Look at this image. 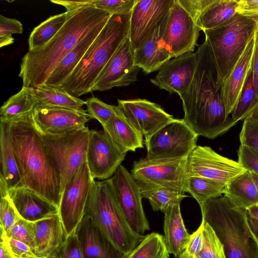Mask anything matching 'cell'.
Listing matches in <instances>:
<instances>
[{
  "instance_id": "11",
  "label": "cell",
  "mask_w": 258,
  "mask_h": 258,
  "mask_svg": "<svg viewBox=\"0 0 258 258\" xmlns=\"http://www.w3.org/2000/svg\"><path fill=\"white\" fill-rule=\"evenodd\" d=\"M201 29L179 3H174L162 22L161 36L172 58L193 52Z\"/></svg>"
},
{
  "instance_id": "15",
  "label": "cell",
  "mask_w": 258,
  "mask_h": 258,
  "mask_svg": "<svg viewBox=\"0 0 258 258\" xmlns=\"http://www.w3.org/2000/svg\"><path fill=\"white\" fill-rule=\"evenodd\" d=\"M33 117L36 126L43 135L61 136L85 127L91 118L87 110L35 105Z\"/></svg>"
},
{
  "instance_id": "29",
  "label": "cell",
  "mask_w": 258,
  "mask_h": 258,
  "mask_svg": "<svg viewBox=\"0 0 258 258\" xmlns=\"http://www.w3.org/2000/svg\"><path fill=\"white\" fill-rule=\"evenodd\" d=\"M0 176L9 189L24 185L12 143L10 121L0 122Z\"/></svg>"
},
{
  "instance_id": "5",
  "label": "cell",
  "mask_w": 258,
  "mask_h": 258,
  "mask_svg": "<svg viewBox=\"0 0 258 258\" xmlns=\"http://www.w3.org/2000/svg\"><path fill=\"white\" fill-rule=\"evenodd\" d=\"M200 208L202 219L223 244L226 258H258V241L248 223L247 209L224 196L208 200Z\"/></svg>"
},
{
  "instance_id": "57",
  "label": "cell",
  "mask_w": 258,
  "mask_h": 258,
  "mask_svg": "<svg viewBox=\"0 0 258 258\" xmlns=\"http://www.w3.org/2000/svg\"><path fill=\"white\" fill-rule=\"evenodd\" d=\"M249 117L255 122L258 123V107L253 111Z\"/></svg>"
},
{
  "instance_id": "30",
  "label": "cell",
  "mask_w": 258,
  "mask_h": 258,
  "mask_svg": "<svg viewBox=\"0 0 258 258\" xmlns=\"http://www.w3.org/2000/svg\"><path fill=\"white\" fill-rule=\"evenodd\" d=\"M223 195L236 206L246 209L258 204L256 186L251 173L247 170L226 184Z\"/></svg>"
},
{
  "instance_id": "20",
  "label": "cell",
  "mask_w": 258,
  "mask_h": 258,
  "mask_svg": "<svg viewBox=\"0 0 258 258\" xmlns=\"http://www.w3.org/2000/svg\"><path fill=\"white\" fill-rule=\"evenodd\" d=\"M196 66V52H186L165 63L150 81L160 89L179 95L189 87Z\"/></svg>"
},
{
  "instance_id": "58",
  "label": "cell",
  "mask_w": 258,
  "mask_h": 258,
  "mask_svg": "<svg viewBox=\"0 0 258 258\" xmlns=\"http://www.w3.org/2000/svg\"><path fill=\"white\" fill-rule=\"evenodd\" d=\"M251 174L255 183L258 192V176L253 173H251Z\"/></svg>"
},
{
  "instance_id": "37",
  "label": "cell",
  "mask_w": 258,
  "mask_h": 258,
  "mask_svg": "<svg viewBox=\"0 0 258 258\" xmlns=\"http://www.w3.org/2000/svg\"><path fill=\"white\" fill-rule=\"evenodd\" d=\"M142 197L147 199L154 211L163 213L170 207L180 204L187 197L185 192L168 188H157L142 192Z\"/></svg>"
},
{
  "instance_id": "51",
  "label": "cell",
  "mask_w": 258,
  "mask_h": 258,
  "mask_svg": "<svg viewBox=\"0 0 258 258\" xmlns=\"http://www.w3.org/2000/svg\"><path fill=\"white\" fill-rule=\"evenodd\" d=\"M236 12L250 17H258V0H238Z\"/></svg>"
},
{
  "instance_id": "3",
  "label": "cell",
  "mask_w": 258,
  "mask_h": 258,
  "mask_svg": "<svg viewBox=\"0 0 258 258\" xmlns=\"http://www.w3.org/2000/svg\"><path fill=\"white\" fill-rule=\"evenodd\" d=\"M60 30L43 46L28 51L20 64L18 76L23 86L36 88L44 85L61 59L93 29L107 23L111 15L94 7L70 11Z\"/></svg>"
},
{
  "instance_id": "25",
  "label": "cell",
  "mask_w": 258,
  "mask_h": 258,
  "mask_svg": "<svg viewBox=\"0 0 258 258\" xmlns=\"http://www.w3.org/2000/svg\"><path fill=\"white\" fill-rule=\"evenodd\" d=\"M37 258H48L64 242L68 235L58 214L34 222Z\"/></svg>"
},
{
  "instance_id": "7",
  "label": "cell",
  "mask_w": 258,
  "mask_h": 258,
  "mask_svg": "<svg viewBox=\"0 0 258 258\" xmlns=\"http://www.w3.org/2000/svg\"><path fill=\"white\" fill-rule=\"evenodd\" d=\"M258 17L237 13L216 28L203 31L217 75L220 88L255 33Z\"/></svg>"
},
{
  "instance_id": "38",
  "label": "cell",
  "mask_w": 258,
  "mask_h": 258,
  "mask_svg": "<svg viewBox=\"0 0 258 258\" xmlns=\"http://www.w3.org/2000/svg\"><path fill=\"white\" fill-rule=\"evenodd\" d=\"M257 107L258 102L251 73L230 116L237 123L238 121L248 117Z\"/></svg>"
},
{
  "instance_id": "55",
  "label": "cell",
  "mask_w": 258,
  "mask_h": 258,
  "mask_svg": "<svg viewBox=\"0 0 258 258\" xmlns=\"http://www.w3.org/2000/svg\"><path fill=\"white\" fill-rule=\"evenodd\" d=\"M14 38L12 35L0 36V47H2L12 44L14 42Z\"/></svg>"
},
{
  "instance_id": "24",
  "label": "cell",
  "mask_w": 258,
  "mask_h": 258,
  "mask_svg": "<svg viewBox=\"0 0 258 258\" xmlns=\"http://www.w3.org/2000/svg\"><path fill=\"white\" fill-rule=\"evenodd\" d=\"M163 20L147 39L134 50L136 65L146 74L159 70L172 58L162 38Z\"/></svg>"
},
{
  "instance_id": "60",
  "label": "cell",
  "mask_w": 258,
  "mask_h": 258,
  "mask_svg": "<svg viewBox=\"0 0 258 258\" xmlns=\"http://www.w3.org/2000/svg\"><path fill=\"white\" fill-rule=\"evenodd\" d=\"M31 258H37V257H31Z\"/></svg>"
},
{
  "instance_id": "31",
  "label": "cell",
  "mask_w": 258,
  "mask_h": 258,
  "mask_svg": "<svg viewBox=\"0 0 258 258\" xmlns=\"http://www.w3.org/2000/svg\"><path fill=\"white\" fill-rule=\"evenodd\" d=\"M30 88L36 105L82 109L86 104V101L59 88L43 85Z\"/></svg>"
},
{
  "instance_id": "41",
  "label": "cell",
  "mask_w": 258,
  "mask_h": 258,
  "mask_svg": "<svg viewBox=\"0 0 258 258\" xmlns=\"http://www.w3.org/2000/svg\"><path fill=\"white\" fill-rule=\"evenodd\" d=\"M1 233L28 245L35 254L36 243L34 222L21 218L6 233Z\"/></svg>"
},
{
  "instance_id": "1",
  "label": "cell",
  "mask_w": 258,
  "mask_h": 258,
  "mask_svg": "<svg viewBox=\"0 0 258 258\" xmlns=\"http://www.w3.org/2000/svg\"><path fill=\"white\" fill-rule=\"evenodd\" d=\"M196 52L197 66L193 78L186 90L179 95L183 119L199 136L214 139L236 123L226 112L217 71L205 40Z\"/></svg>"
},
{
  "instance_id": "35",
  "label": "cell",
  "mask_w": 258,
  "mask_h": 258,
  "mask_svg": "<svg viewBox=\"0 0 258 258\" xmlns=\"http://www.w3.org/2000/svg\"><path fill=\"white\" fill-rule=\"evenodd\" d=\"M225 185L207 178L188 176L186 192L189 193L201 207L208 200L221 196Z\"/></svg>"
},
{
  "instance_id": "34",
  "label": "cell",
  "mask_w": 258,
  "mask_h": 258,
  "mask_svg": "<svg viewBox=\"0 0 258 258\" xmlns=\"http://www.w3.org/2000/svg\"><path fill=\"white\" fill-rule=\"evenodd\" d=\"M36 105L30 88L23 86L21 90L11 96L0 109L1 121H11L14 118L33 110Z\"/></svg>"
},
{
  "instance_id": "40",
  "label": "cell",
  "mask_w": 258,
  "mask_h": 258,
  "mask_svg": "<svg viewBox=\"0 0 258 258\" xmlns=\"http://www.w3.org/2000/svg\"><path fill=\"white\" fill-rule=\"evenodd\" d=\"M86 102V110L90 117L97 120L102 125L121 111L118 105L106 104L95 97L88 99Z\"/></svg>"
},
{
  "instance_id": "50",
  "label": "cell",
  "mask_w": 258,
  "mask_h": 258,
  "mask_svg": "<svg viewBox=\"0 0 258 258\" xmlns=\"http://www.w3.org/2000/svg\"><path fill=\"white\" fill-rule=\"evenodd\" d=\"M23 31V25L20 21L0 15V36L22 34Z\"/></svg>"
},
{
  "instance_id": "48",
  "label": "cell",
  "mask_w": 258,
  "mask_h": 258,
  "mask_svg": "<svg viewBox=\"0 0 258 258\" xmlns=\"http://www.w3.org/2000/svg\"><path fill=\"white\" fill-rule=\"evenodd\" d=\"M203 228L204 222L202 220L198 228L190 234L189 241L182 254L189 257L197 258L203 247Z\"/></svg>"
},
{
  "instance_id": "13",
  "label": "cell",
  "mask_w": 258,
  "mask_h": 258,
  "mask_svg": "<svg viewBox=\"0 0 258 258\" xmlns=\"http://www.w3.org/2000/svg\"><path fill=\"white\" fill-rule=\"evenodd\" d=\"M121 212L131 228L143 235L150 230L142 204V194L131 172L120 165L111 177Z\"/></svg>"
},
{
  "instance_id": "32",
  "label": "cell",
  "mask_w": 258,
  "mask_h": 258,
  "mask_svg": "<svg viewBox=\"0 0 258 258\" xmlns=\"http://www.w3.org/2000/svg\"><path fill=\"white\" fill-rule=\"evenodd\" d=\"M238 0H215L201 16L197 25L201 30L216 28L237 14Z\"/></svg>"
},
{
  "instance_id": "42",
  "label": "cell",
  "mask_w": 258,
  "mask_h": 258,
  "mask_svg": "<svg viewBox=\"0 0 258 258\" xmlns=\"http://www.w3.org/2000/svg\"><path fill=\"white\" fill-rule=\"evenodd\" d=\"M137 0H92V7L111 15H127L132 13Z\"/></svg>"
},
{
  "instance_id": "27",
  "label": "cell",
  "mask_w": 258,
  "mask_h": 258,
  "mask_svg": "<svg viewBox=\"0 0 258 258\" xmlns=\"http://www.w3.org/2000/svg\"><path fill=\"white\" fill-rule=\"evenodd\" d=\"M102 126L112 142L123 152H135L143 148V135L122 110Z\"/></svg>"
},
{
  "instance_id": "53",
  "label": "cell",
  "mask_w": 258,
  "mask_h": 258,
  "mask_svg": "<svg viewBox=\"0 0 258 258\" xmlns=\"http://www.w3.org/2000/svg\"><path fill=\"white\" fill-rule=\"evenodd\" d=\"M0 258H15L9 247L6 240L1 237Z\"/></svg>"
},
{
  "instance_id": "18",
  "label": "cell",
  "mask_w": 258,
  "mask_h": 258,
  "mask_svg": "<svg viewBox=\"0 0 258 258\" xmlns=\"http://www.w3.org/2000/svg\"><path fill=\"white\" fill-rule=\"evenodd\" d=\"M174 0H137L131 13L128 38L135 50L166 16Z\"/></svg>"
},
{
  "instance_id": "21",
  "label": "cell",
  "mask_w": 258,
  "mask_h": 258,
  "mask_svg": "<svg viewBox=\"0 0 258 258\" xmlns=\"http://www.w3.org/2000/svg\"><path fill=\"white\" fill-rule=\"evenodd\" d=\"M254 48V35L221 84L220 95L228 116L236 106L246 80L251 73Z\"/></svg>"
},
{
  "instance_id": "54",
  "label": "cell",
  "mask_w": 258,
  "mask_h": 258,
  "mask_svg": "<svg viewBox=\"0 0 258 258\" xmlns=\"http://www.w3.org/2000/svg\"><path fill=\"white\" fill-rule=\"evenodd\" d=\"M247 218L249 227L258 241V220L250 217L247 213Z\"/></svg>"
},
{
  "instance_id": "56",
  "label": "cell",
  "mask_w": 258,
  "mask_h": 258,
  "mask_svg": "<svg viewBox=\"0 0 258 258\" xmlns=\"http://www.w3.org/2000/svg\"><path fill=\"white\" fill-rule=\"evenodd\" d=\"M247 213L250 217L258 220V204L248 208Z\"/></svg>"
},
{
  "instance_id": "22",
  "label": "cell",
  "mask_w": 258,
  "mask_h": 258,
  "mask_svg": "<svg viewBox=\"0 0 258 258\" xmlns=\"http://www.w3.org/2000/svg\"><path fill=\"white\" fill-rule=\"evenodd\" d=\"M84 258H126L89 216L84 215L75 230Z\"/></svg>"
},
{
  "instance_id": "12",
  "label": "cell",
  "mask_w": 258,
  "mask_h": 258,
  "mask_svg": "<svg viewBox=\"0 0 258 258\" xmlns=\"http://www.w3.org/2000/svg\"><path fill=\"white\" fill-rule=\"evenodd\" d=\"M94 181L86 162L72 176L62 191L59 215L68 235L76 230L85 215L86 206Z\"/></svg>"
},
{
  "instance_id": "17",
  "label": "cell",
  "mask_w": 258,
  "mask_h": 258,
  "mask_svg": "<svg viewBox=\"0 0 258 258\" xmlns=\"http://www.w3.org/2000/svg\"><path fill=\"white\" fill-rule=\"evenodd\" d=\"M140 70L135 63L134 50L128 38L102 71L92 92L128 86L137 81Z\"/></svg>"
},
{
  "instance_id": "46",
  "label": "cell",
  "mask_w": 258,
  "mask_h": 258,
  "mask_svg": "<svg viewBox=\"0 0 258 258\" xmlns=\"http://www.w3.org/2000/svg\"><path fill=\"white\" fill-rule=\"evenodd\" d=\"M238 162L246 170L258 176V153L240 145L238 151Z\"/></svg>"
},
{
  "instance_id": "6",
  "label": "cell",
  "mask_w": 258,
  "mask_h": 258,
  "mask_svg": "<svg viewBox=\"0 0 258 258\" xmlns=\"http://www.w3.org/2000/svg\"><path fill=\"white\" fill-rule=\"evenodd\" d=\"M85 215L90 217L113 243L126 254L144 237L133 231L128 224L118 205L111 178L94 181Z\"/></svg>"
},
{
  "instance_id": "44",
  "label": "cell",
  "mask_w": 258,
  "mask_h": 258,
  "mask_svg": "<svg viewBox=\"0 0 258 258\" xmlns=\"http://www.w3.org/2000/svg\"><path fill=\"white\" fill-rule=\"evenodd\" d=\"M48 258H84L75 230L68 235L63 244Z\"/></svg>"
},
{
  "instance_id": "26",
  "label": "cell",
  "mask_w": 258,
  "mask_h": 258,
  "mask_svg": "<svg viewBox=\"0 0 258 258\" xmlns=\"http://www.w3.org/2000/svg\"><path fill=\"white\" fill-rule=\"evenodd\" d=\"M106 24L102 23L91 30L68 53L55 67L43 85L56 88L61 86L76 69Z\"/></svg>"
},
{
  "instance_id": "45",
  "label": "cell",
  "mask_w": 258,
  "mask_h": 258,
  "mask_svg": "<svg viewBox=\"0 0 258 258\" xmlns=\"http://www.w3.org/2000/svg\"><path fill=\"white\" fill-rule=\"evenodd\" d=\"M239 141L240 145L258 153V123L249 117L245 119L239 134Z\"/></svg>"
},
{
  "instance_id": "10",
  "label": "cell",
  "mask_w": 258,
  "mask_h": 258,
  "mask_svg": "<svg viewBox=\"0 0 258 258\" xmlns=\"http://www.w3.org/2000/svg\"><path fill=\"white\" fill-rule=\"evenodd\" d=\"M198 135L183 119L165 125L147 142V159L180 158L188 157L197 146Z\"/></svg>"
},
{
  "instance_id": "28",
  "label": "cell",
  "mask_w": 258,
  "mask_h": 258,
  "mask_svg": "<svg viewBox=\"0 0 258 258\" xmlns=\"http://www.w3.org/2000/svg\"><path fill=\"white\" fill-rule=\"evenodd\" d=\"M180 205L172 206L164 212V238L169 253L175 257L183 253L190 236L185 228Z\"/></svg>"
},
{
  "instance_id": "49",
  "label": "cell",
  "mask_w": 258,
  "mask_h": 258,
  "mask_svg": "<svg viewBox=\"0 0 258 258\" xmlns=\"http://www.w3.org/2000/svg\"><path fill=\"white\" fill-rule=\"evenodd\" d=\"M1 237L6 240L15 258L37 257L32 248L26 243L16 239L9 238L1 233Z\"/></svg>"
},
{
  "instance_id": "9",
  "label": "cell",
  "mask_w": 258,
  "mask_h": 258,
  "mask_svg": "<svg viewBox=\"0 0 258 258\" xmlns=\"http://www.w3.org/2000/svg\"><path fill=\"white\" fill-rule=\"evenodd\" d=\"M90 132L85 126L61 136L41 134L51 161L60 175L61 195L72 176L87 162Z\"/></svg>"
},
{
  "instance_id": "4",
  "label": "cell",
  "mask_w": 258,
  "mask_h": 258,
  "mask_svg": "<svg viewBox=\"0 0 258 258\" xmlns=\"http://www.w3.org/2000/svg\"><path fill=\"white\" fill-rule=\"evenodd\" d=\"M131 15L111 16L76 69L59 88L77 97L92 92L102 71L128 38Z\"/></svg>"
},
{
  "instance_id": "16",
  "label": "cell",
  "mask_w": 258,
  "mask_h": 258,
  "mask_svg": "<svg viewBox=\"0 0 258 258\" xmlns=\"http://www.w3.org/2000/svg\"><path fill=\"white\" fill-rule=\"evenodd\" d=\"M126 154L114 145L104 131L90 130L87 163L94 179L110 178L121 165Z\"/></svg>"
},
{
  "instance_id": "19",
  "label": "cell",
  "mask_w": 258,
  "mask_h": 258,
  "mask_svg": "<svg viewBox=\"0 0 258 258\" xmlns=\"http://www.w3.org/2000/svg\"><path fill=\"white\" fill-rule=\"evenodd\" d=\"M118 105L125 116L142 134L145 142L176 119L158 104L145 99H118Z\"/></svg>"
},
{
  "instance_id": "2",
  "label": "cell",
  "mask_w": 258,
  "mask_h": 258,
  "mask_svg": "<svg viewBox=\"0 0 258 258\" xmlns=\"http://www.w3.org/2000/svg\"><path fill=\"white\" fill-rule=\"evenodd\" d=\"M10 135L23 185L59 209L60 175L34 122L33 110L10 121Z\"/></svg>"
},
{
  "instance_id": "8",
  "label": "cell",
  "mask_w": 258,
  "mask_h": 258,
  "mask_svg": "<svg viewBox=\"0 0 258 258\" xmlns=\"http://www.w3.org/2000/svg\"><path fill=\"white\" fill-rule=\"evenodd\" d=\"M187 157L147 159L134 161L131 173L141 192L168 188L186 192Z\"/></svg>"
},
{
  "instance_id": "47",
  "label": "cell",
  "mask_w": 258,
  "mask_h": 258,
  "mask_svg": "<svg viewBox=\"0 0 258 258\" xmlns=\"http://www.w3.org/2000/svg\"><path fill=\"white\" fill-rule=\"evenodd\" d=\"M178 2L197 24L201 16L215 0H178Z\"/></svg>"
},
{
  "instance_id": "52",
  "label": "cell",
  "mask_w": 258,
  "mask_h": 258,
  "mask_svg": "<svg viewBox=\"0 0 258 258\" xmlns=\"http://www.w3.org/2000/svg\"><path fill=\"white\" fill-rule=\"evenodd\" d=\"M255 48L253 59L251 75L258 102V20L255 31Z\"/></svg>"
},
{
  "instance_id": "43",
  "label": "cell",
  "mask_w": 258,
  "mask_h": 258,
  "mask_svg": "<svg viewBox=\"0 0 258 258\" xmlns=\"http://www.w3.org/2000/svg\"><path fill=\"white\" fill-rule=\"evenodd\" d=\"M21 218L9 195L1 197V233H6Z\"/></svg>"
},
{
  "instance_id": "33",
  "label": "cell",
  "mask_w": 258,
  "mask_h": 258,
  "mask_svg": "<svg viewBox=\"0 0 258 258\" xmlns=\"http://www.w3.org/2000/svg\"><path fill=\"white\" fill-rule=\"evenodd\" d=\"M70 12L51 16L35 27L29 39V50L39 48L48 42L57 33L67 21Z\"/></svg>"
},
{
  "instance_id": "14",
  "label": "cell",
  "mask_w": 258,
  "mask_h": 258,
  "mask_svg": "<svg viewBox=\"0 0 258 258\" xmlns=\"http://www.w3.org/2000/svg\"><path fill=\"white\" fill-rule=\"evenodd\" d=\"M246 170L238 161L217 153L208 146L197 145L187 157V173L224 185Z\"/></svg>"
},
{
  "instance_id": "23",
  "label": "cell",
  "mask_w": 258,
  "mask_h": 258,
  "mask_svg": "<svg viewBox=\"0 0 258 258\" xmlns=\"http://www.w3.org/2000/svg\"><path fill=\"white\" fill-rule=\"evenodd\" d=\"M9 196L20 217L35 222L59 213V209L24 185L9 190Z\"/></svg>"
},
{
  "instance_id": "39",
  "label": "cell",
  "mask_w": 258,
  "mask_h": 258,
  "mask_svg": "<svg viewBox=\"0 0 258 258\" xmlns=\"http://www.w3.org/2000/svg\"><path fill=\"white\" fill-rule=\"evenodd\" d=\"M203 243L197 258H226L224 246L212 227L203 219Z\"/></svg>"
},
{
  "instance_id": "36",
  "label": "cell",
  "mask_w": 258,
  "mask_h": 258,
  "mask_svg": "<svg viewBox=\"0 0 258 258\" xmlns=\"http://www.w3.org/2000/svg\"><path fill=\"white\" fill-rule=\"evenodd\" d=\"M126 258H169L164 236L157 232L144 235Z\"/></svg>"
},
{
  "instance_id": "59",
  "label": "cell",
  "mask_w": 258,
  "mask_h": 258,
  "mask_svg": "<svg viewBox=\"0 0 258 258\" xmlns=\"http://www.w3.org/2000/svg\"><path fill=\"white\" fill-rule=\"evenodd\" d=\"M174 258H194V257H189V256H186L182 253L180 255L175 257Z\"/></svg>"
}]
</instances>
